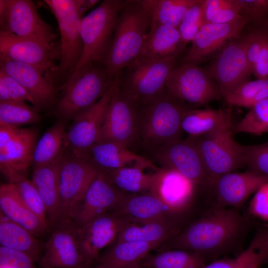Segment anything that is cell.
I'll list each match as a JSON object with an SVG mask.
<instances>
[{
    "label": "cell",
    "mask_w": 268,
    "mask_h": 268,
    "mask_svg": "<svg viewBox=\"0 0 268 268\" xmlns=\"http://www.w3.org/2000/svg\"><path fill=\"white\" fill-rule=\"evenodd\" d=\"M249 224L238 209L216 206L176 235L172 247L196 253L206 261L215 260L236 247Z\"/></svg>",
    "instance_id": "cell-1"
},
{
    "label": "cell",
    "mask_w": 268,
    "mask_h": 268,
    "mask_svg": "<svg viewBox=\"0 0 268 268\" xmlns=\"http://www.w3.org/2000/svg\"><path fill=\"white\" fill-rule=\"evenodd\" d=\"M150 16L139 0H125L115 28L112 43L103 65L114 81L138 57L149 36Z\"/></svg>",
    "instance_id": "cell-2"
},
{
    "label": "cell",
    "mask_w": 268,
    "mask_h": 268,
    "mask_svg": "<svg viewBox=\"0 0 268 268\" xmlns=\"http://www.w3.org/2000/svg\"><path fill=\"white\" fill-rule=\"evenodd\" d=\"M194 109L170 95L165 90L143 105L139 112V130L144 142L161 146L180 139L184 116Z\"/></svg>",
    "instance_id": "cell-3"
},
{
    "label": "cell",
    "mask_w": 268,
    "mask_h": 268,
    "mask_svg": "<svg viewBox=\"0 0 268 268\" xmlns=\"http://www.w3.org/2000/svg\"><path fill=\"white\" fill-rule=\"evenodd\" d=\"M87 64L72 73L60 87L64 94L57 107L62 119H74L96 103L107 91L114 81L109 77L104 66Z\"/></svg>",
    "instance_id": "cell-4"
},
{
    "label": "cell",
    "mask_w": 268,
    "mask_h": 268,
    "mask_svg": "<svg viewBox=\"0 0 268 268\" xmlns=\"http://www.w3.org/2000/svg\"><path fill=\"white\" fill-rule=\"evenodd\" d=\"M125 2L105 0L81 18L80 35L83 53L72 73L90 63L103 65L112 43L118 17Z\"/></svg>",
    "instance_id": "cell-5"
},
{
    "label": "cell",
    "mask_w": 268,
    "mask_h": 268,
    "mask_svg": "<svg viewBox=\"0 0 268 268\" xmlns=\"http://www.w3.org/2000/svg\"><path fill=\"white\" fill-rule=\"evenodd\" d=\"M231 117L212 131L192 137L205 170L215 181L221 176L233 172L245 164L243 145L232 137Z\"/></svg>",
    "instance_id": "cell-6"
},
{
    "label": "cell",
    "mask_w": 268,
    "mask_h": 268,
    "mask_svg": "<svg viewBox=\"0 0 268 268\" xmlns=\"http://www.w3.org/2000/svg\"><path fill=\"white\" fill-rule=\"evenodd\" d=\"M177 59H136L122 71L120 89L138 106L147 104L165 90L167 78L177 66Z\"/></svg>",
    "instance_id": "cell-7"
},
{
    "label": "cell",
    "mask_w": 268,
    "mask_h": 268,
    "mask_svg": "<svg viewBox=\"0 0 268 268\" xmlns=\"http://www.w3.org/2000/svg\"><path fill=\"white\" fill-rule=\"evenodd\" d=\"M99 171L87 155L66 150L60 168V207L56 225L71 221L76 207Z\"/></svg>",
    "instance_id": "cell-8"
},
{
    "label": "cell",
    "mask_w": 268,
    "mask_h": 268,
    "mask_svg": "<svg viewBox=\"0 0 268 268\" xmlns=\"http://www.w3.org/2000/svg\"><path fill=\"white\" fill-rule=\"evenodd\" d=\"M55 15L61 35V57L53 71V77H68L79 62L83 46L80 35L81 17L74 0H45Z\"/></svg>",
    "instance_id": "cell-9"
},
{
    "label": "cell",
    "mask_w": 268,
    "mask_h": 268,
    "mask_svg": "<svg viewBox=\"0 0 268 268\" xmlns=\"http://www.w3.org/2000/svg\"><path fill=\"white\" fill-rule=\"evenodd\" d=\"M165 89L173 97L190 105H206L222 98L217 84L204 68L188 63H181L173 69Z\"/></svg>",
    "instance_id": "cell-10"
},
{
    "label": "cell",
    "mask_w": 268,
    "mask_h": 268,
    "mask_svg": "<svg viewBox=\"0 0 268 268\" xmlns=\"http://www.w3.org/2000/svg\"><path fill=\"white\" fill-rule=\"evenodd\" d=\"M0 32L53 44L56 35L29 0H0Z\"/></svg>",
    "instance_id": "cell-11"
},
{
    "label": "cell",
    "mask_w": 268,
    "mask_h": 268,
    "mask_svg": "<svg viewBox=\"0 0 268 268\" xmlns=\"http://www.w3.org/2000/svg\"><path fill=\"white\" fill-rule=\"evenodd\" d=\"M217 84L221 96L250 80L252 74L245 34L229 42L204 67Z\"/></svg>",
    "instance_id": "cell-12"
},
{
    "label": "cell",
    "mask_w": 268,
    "mask_h": 268,
    "mask_svg": "<svg viewBox=\"0 0 268 268\" xmlns=\"http://www.w3.org/2000/svg\"><path fill=\"white\" fill-rule=\"evenodd\" d=\"M119 83L109 105L99 141H113L128 147L139 134V106L120 89Z\"/></svg>",
    "instance_id": "cell-13"
},
{
    "label": "cell",
    "mask_w": 268,
    "mask_h": 268,
    "mask_svg": "<svg viewBox=\"0 0 268 268\" xmlns=\"http://www.w3.org/2000/svg\"><path fill=\"white\" fill-rule=\"evenodd\" d=\"M119 78L115 79L107 91L96 103L73 119V123L67 132L68 147L73 152L87 155L90 149L99 141L107 109Z\"/></svg>",
    "instance_id": "cell-14"
},
{
    "label": "cell",
    "mask_w": 268,
    "mask_h": 268,
    "mask_svg": "<svg viewBox=\"0 0 268 268\" xmlns=\"http://www.w3.org/2000/svg\"><path fill=\"white\" fill-rule=\"evenodd\" d=\"M76 226L72 222L58 224L50 231L37 263L40 268H89L80 250ZM93 266V265H92Z\"/></svg>",
    "instance_id": "cell-15"
},
{
    "label": "cell",
    "mask_w": 268,
    "mask_h": 268,
    "mask_svg": "<svg viewBox=\"0 0 268 268\" xmlns=\"http://www.w3.org/2000/svg\"><path fill=\"white\" fill-rule=\"evenodd\" d=\"M248 23L242 16L228 23L204 24L192 41L181 63L199 66L211 60L229 42L240 37Z\"/></svg>",
    "instance_id": "cell-16"
},
{
    "label": "cell",
    "mask_w": 268,
    "mask_h": 268,
    "mask_svg": "<svg viewBox=\"0 0 268 268\" xmlns=\"http://www.w3.org/2000/svg\"><path fill=\"white\" fill-rule=\"evenodd\" d=\"M156 157L164 167L176 170L196 185L213 190L214 181L207 174L192 137L160 146Z\"/></svg>",
    "instance_id": "cell-17"
},
{
    "label": "cell",
    "mask_w": 268,
    "mask_h": 268,
    "mask_svg": "<svg viewBox=\"0 0 268 268\" xmlns=\"http://www.w3.org/2000/svg\"><path fill=\"white\" fill-rule=\"evenodd\" d=\"M0 57L36 67L46 71H53L54 63L60 59V49L54 44L23 38L0 32Z\"/></svg>",
    "instance_id": "cell-18"
},
{
    "label": "cell",
    "mask_w": 268,
    "mask_h": 268,
    "mask_svg": "<svg viewBox=\"0 0 268 268\" xmlns=\"http://www.w3.org/2000/svg\"><path fill=\"white\" fill-rule=\"evenodd\" d=\"M129 223L109 212L76 227L79 247L89 266L93 265L101 251L116 240L121 230Z\"/></svg>",
    "instance_id": "cell-19"
},
{
    "label": "cell",
    "mask_w": 268,
    "mask_h": 268,
    "mask_svg": "<svg viewBox=\"0 0 268 268\" xmlns=\"http://www.w3.org/2000/svg\"><path fill=\"white\" fill-rule=\"evenodd\" d=\"M127 194L109 182L99 171L76 207L71 221L78 227L113 211Z\"/></svg>",
    "instance_id": "cell-20"
},
{
    "label": "cell",
    "mask_w": 268,
    "mask_h": 268,
    "mask_svg": "<svg viewBox=\"0 0 268 268\" xmlns=\"http://www.w3.org/2000/svg\"><path fill=\"white\" fill-rule=\"evenodd\" d=\"M196 186L176 170L163 167L153 173L149 193L168 205L177 215L189 207Z\"/></svg>",
    "instance_id": "cell-21"
},
{
    "label": "cell",
    "mask_w": 268,
    "mask_h": 268,
    "mask_svg": "<svg viewBox=\"0 0 268 268\" xmlns=\"http://www.w3.org/2000/svg\"><path fill=\"white\" fill-rule=\"evenodd\" d=\"M0 69L27 91L34 100L36 108L50 103L54 99L55 89L51 72L1 57Z\"/></svg>",
    "instance_id": "cell-22"
},
{
    "label": "cell",
    "mask_w": 268,
    "mask_h": 268,
    "mask_svg": "<svg viewBox=\"0 0 268 268\" xmlns=\"http://www.w3.org/2000/svg\"><path fill=\"white\" fill-rule=\"evenodd\" d=\"M267 182L268 176L250 170L232 172L218 178L215 181L213 190L219 205L238 209Z\"/></svg>",
    "instance_id": "cell-23"
},
{
    "label": "cell",
    "mask_w": 268,
    "mask_h": 268,
    "mask_svg": "<svg viewBox=\"0 0 268 268\" xmlns=\"http://www.w3.org/2000/svg\"><path fill=\"white\" fill-rule=\"evenodd\" d=\"M36 133L33 129H20L5 147L0 150V168L9 183L14 184L33 162L36 144Z\"/></svg>",
    "instance_id": "cell-24"
},
{
    "label": "cell",
    "mask_w": 268,
    "mask_h": 268,
    "mask_svg": "<svg viewBox=\"0 0 268 268\" xmlns=\"http://www.w3.org/2000/svg\"><path fill=\"white\" fill-rule=\"evenodd\" d=\"M111 212L137 224L176 215L171 208L149 192L125 195Z\"/></svg>",
    "instance_id": "cell-25"
},
{
    "label": "cell",
    "mask_w": 268,
    "mask_h": 268,
    "mask_svg": "<svg viewBox=\"0 0 268 268\" xmlns=\"http://www.w3.org/2000/svg\"><path fill=\"white\" fill-rule=\"evenodd\" d=\"M87 155L100 171L130 166L155 171L158 169L151 161L133 152L128 147L111 141H99L90 149Z\"/></svg>",
    "instance_id": "cell-26"
},
{
    "label": "cell",
    "mask_w": 268,
    "mask_h": 268,
    "mask_svg": "<svg viewBox=\"0 0 268 268\" xmlns=\"http://www.w3.org/2000/svg\"><path fill=\"white\" fill-rule=\"evenodd\" d=\"M65 151L52 162L34 169L31 180L46 208L50 231L56 225L58 220L60 172Z\"/></svg>",
    "instance_id": "cell-27"
},
{
    "label": "cell",
    "mask_w": 268,
    "mask_h": 268,
    "mask_svg": "<svg viewBox=\"0 0 268 268\" xmlns=\"http://www.w3.org/2000/svg\"><path fill=\"white\" fill-rule=\"evenodd\" d=\"M0 207V211L5 216L37 237H41L50 231L48 225L26 205L14 184H1Z\"/></svg>",
    "instance_id": "cell-28"
},
{
    "label": "cell",
    "mask_w": 268,
    "mask_h": 268,
    "mask_svg": "<svg viewBox=\"0 0 268 268\" xmlns=\"http://www.w3.org/2000/svg\"><path fill=\"white\" fill-rule=\"evenodd\" d=\"M161 244L116 241L101 253L93 264L94 268H131L139 264Z\"/></svg>",
    "instance_id": "cell-29"
},
{
    "label": "cell",
    "mask_w": 268,
    "mask_h": 268,
    "mask_svg": "<svg viewBox=\"0 0 268 268\" xmlns=\"http://www.w3.org/2000/svg\"><path fill=\"white\" fill-rule=\"evenodd\" d=\"M186 46L177 28L167 25L151 27L144 48L136 59L163 60L177 58Z\"/></svg>",
    "instance_id": "cell-30"
},
{
    "label": "cell",
    "mask_w": 268,
    "mask_h": 268,
    "mask_svg": "<svg viewBox=\"0 0 268 268\" xmlns=\"http://www.w3.org/2000/svg\"><path fill=\"white\" fill-rule=\"evenodd\" d=\"M0 211V246L24 253L38 263L44 251L45 242Z\"/></svg>",
    "instance_id": "cell-31"
},
{
    "label": "cell",
    "mask_w": 268,
    "mask_h": 268,
    "mask_svg": "<svg viewBox=\"0 0 268 268\" xmlns=\"http://www.w3.org/2000/svg\"><path fill=\"white\" fill-rule=\"evenodd\" d=\"M176 232V229L170 218L142 224L130 222L121 230L115 241L161 244Z\"/></svg>",
    "instance_id": "cell-32"
},
{
    "label": "cell",
    "mask_w": 268,
    "mask_h": 268,
    "mask_svg": "<svg viewBox=\"0 0 268 268\" xmlns=\"http://www.w3.org/2000/svg\"><path fill=\"white\" fill-rule=\"evenodd\" d=\"M68 147L67 133L64 124L57 123L48 129L37 142L32 162L34 169L52 162Z\"/></svg>",
    "instance_id": "cell-33"
},
{
    "label": "cell",
    "mask_w": 268,
    "mask_h": 268,
    "mask_svg": "<svg viewBox=\"0 0 268 268\" xmlns=\"http://www.w3.org/2000/svg\"><path fill=\"white\" fill-rule=\"evenodd\" d=\"M139 0L150 16L151 26L156 25H167L177 28L185 12L198 1V0Z\"/></svg>",
    "instance_id": "cell-34"
},
{
    "label": "cell",
    "mask_w": 268,
    "mask_h": 268,
    "mask_svg": "<svg viewBox=\"0 0 268 268\" xmlns=\"http://www.w3.org/2000/svg\"><path fill=\"white\" fill-rule=\"evenodd\" d=\"M145 169L130 166L100 171L109 182L127 195L149 192L153 174L145 173Z\"/></svg>",
    "instance_id": "cell-35"
},
{
    "label": "cell",
    "mask_w": 268,
    "mask_h": 268,
    "mask_svg": "<svg viewBox=\"0 0 268 268\" xmlns=\"http://www.w3.org/2000/svg\"><path fill=\"white\" fill-rule=\"evenodd\" d=\"M231 109H215L206 107L201 109H193L184 116L182 130L190 137L204 135L217 127L231 117Z\"/></svg>",
    "instance_id": "cell-36"
},
{
    "label": "cell",
    "mask_w": 268,
    "mask_h": 268,
    "mask_svg": "<svg viewBox=\"0 0 268 268\" xmlns=\"http://www.w3.org/2000/svg\"><path fill=\"white\" fill-rule=\"evenodd\" d=\"M206 261L196 253L175 249L149 254L140 263L149 268H202Z\"/></svg>",
    "instance_id": "cell-37"
},
{
    "label": "cell",
    "mask_w": 268,
    "mask_h": 268,
    "mask_svg": "<svg viewBox=\"0 0 268 268\" xmlns=\"http://www.w3.org/2000/svg\"><path fill=\"white\" fill-rule=\"evenodd\" d=\"M268 97V78H266L246 81L222 98L230 106L251 109Z\"/></svg>",
    "instance_id": "cell-38"
},
{
    "label": "cell",
    "mask_w": 268,
    "mask_h": 268,
    "mask_svg": "<svg viewBox=\"0 0 268 268\" xmlns=\"http://www.w3.org/2000/svg\"><path fill=\"white\" fill-rule=\"evenodd\" d=\"M37 109L25 102L0 101V125L18 127L38 123L41 117Z\"/></svg>",
    "instance_id": "cell-39"
},
{
    "label": "cell",
    "mask_w": 268,
    "mask_h": 268,
    "mask_svg": "<svg viewBox=\"0 0 268 268\" xmlns=\"http://www.w3.org/2000/svg\"><path fill=\"white\" fill-rule=\"evenodd\" d=\"M239 0H203L204 23H225L242 16Z\"/></svg>",
    "instance_id": "cell-40"
},
{
    "label": "cell",
    "mask_w": 268,
    "mask_h": 268,
    "mask_svg": "<svg viewBox=\"0 0 268 268\" xmlns=\"http://www.w3.org/2000/svg\"><path fill=\"white\" fill-rule=\"evenodd\" d=\"M233 132L255 135L268 133V97L251 108Z\"/></svg>",
    "instance_id": "cell-41"
},
{
    "label": "cell",
    "mask_w": 268,
    "mask_h": 268,
    "mask_svg": "<svg viewBox=\"0 0 268 268\" xmlns=\"http://www.w3.org/2000/svg\"><path fill=\"white\" fill-rule=\"evenodd\" d=\"M204 24L203 0H198L185 12L178 26L183 44L192 42Z\"/></svg>",
    "instance_id": "cell-42"
},
{
    "label": "cell",
    "mask_w": 268,
    "mask_h": 268,
    "mask_svg": "<svg viewBox=\"0 0 268 268\" xmlns=\"http://www.w3.org/2000/svg\"><path fill=\"white\" fill-rule=\"evenodd\" d=\"M14 184L26 205L44 223L48 225L46 208L31 181L29 180L25 175L21 177Z\"/></svg>",
    "instance_id": "cell-43"
},
{
    "label": "cell",
    "mask_w": 268,
    "mask_h": 268,
    "mask_svg": "<svg viewBox=\"0 0 268 268\" xmlns=\"http://www.w3.org/2000/svg\"><path fill=\"white\" fill-rule=\"evenodd\" d=\"M241 14L245 17L250 30H268V0H239Z\"/></svg>",
    "instance_id": "cell-44"
},
{
    "label": "cell",
    "mask_w": 268,
    "mask_h": 268,
    "mask_svg": "<svg viewBox=\"0 0 268 268\" xmlns=\"http://www.w3.org/2000/svg\"><path fill=\"white\" fill-rule=\"evenodd\" d=\"M0 101L31 103L35 107L34 100L27 91L15 79L0 69Z\"/></svg>",
    "instance_id": "cell-45"
},
{
    "label": "cell",
    "mask_w": 268,
    "mask_h": 268,
    "mask_svg": "<svg viewBox=\"0 0 268 268\" xmlns=\"http://www.w3.org/2000/svg\"><path fill=\"white\" fill-rule=\"evenodd\" d=\"M245 164L249 170L268 176V140L253 145H243Z\"/></svg>",
    "instance_id": "cell-46"
},
{
    "label": "cell",
    "mask_w": 268,
    "mask_h": 268,
    "mask_svg": "<svg viewBox=\"0 0 268 268\" xmlns=\"http://www.w3.org/2000/svg\"><path fill=\"white\" fill-rule=\"evenodd\" d=\"M28 255L16 250L0 247V265L8 268H40Z\"/></svg>",
    "instance_id": "cell-47"
},
{
    "label": "cell",
    "mask_w": 268,
    "mask_h": 268,
    "mask_svg": "<svg viewBox=\"0 0 268 268\" xmlns=\"http://www.w3.org/2000/svg\"><path fill=\"white\" fill-rule=\"evenodd\" d=\"M248 211L253 216L268 221V182L255 192L250 201Z\"/></svg>",
    "instance_id": "cell-48"
},
{
    "label": "cell",
    "mask_w": 268,
    "mask_h": 268,
    "mask_svg": "<svg viewBox=\"0 0 268 268\" xmlns=\"http://www.w3.org/2000/svg\"><path fill=\"white\" fill-rule=\"evenodd\" d=\"M252 74L257 79L268 78V35L265 39L257 62L252 68Z\"/></svg>",
    "instance_id": "cell-49"
},
{
    "label": "cell",
    "mask_w": 268,
    "mask_h": 268,
    "mask_svg": "<svg viewBox=\"0 0 268 268\" xmlns=\"http://www.w3.org/2000/svg\"><path fill=\"white\" fill-rule=\"evenodd\" d=\"M202 268H251L239 257L234 259L214 260Z\"/></svg>",
    "instance_id": "cell-50"
},
{
    "label": "cell",
    "mask_w": 268,
    "mask_h": 268,
    "mask_svg": "<svg viewBox=\"0 0 268 268\" xmlns=\"http://www.w3.org/2000/svg\"><path fill=\"white\" fill-rule=\"evenodd\" d=\"M20 130V128L19 127L0 125V150L5 147Z\"/></svg>",
    "instance_id": "cell-51"
},
{
    "label": "cell",
    "mask_w": 268,
    "mask_h": 268,
    "mask_svg": "<svg viewBox=\"0 0 268 268\" xmlns=\"http://www.w3.org/2000/svg\"><path fill=\"white\" fill-rule=\"evenodd\" d=\"M99 0H74V2L79 15L83 14L96 5Z\"/></svg>",
    "instance_id": "cell-52"
},
{
    "label": "cell",
    "mask_w": 268,
    "mask_h": 268,
    "mask_svg": "<svg viewBox=\"0 0 268 268\" xmlns=\"http://www.w3.org/2000/svg\"><path fill=\"white\" fill-rule=\"evenodd\" d=\"M131 268H148V267L140 263L139 264H137Z\"/></svg>",
    "instance_id": "cell-53"
},
{
    "label": "cell",
    "mask_w": 268,
    "mask_h": 268,
    "mask_svg": "<svg viewBox=\"0 0 268 268\" xmlns=\"http://www.w3.org/2000/svg\"><path fill=\"white\" fill-rule=\"evenodd\" d=\"M89 268H94V266H93H93H92L91 267H90Z\"/></svg>",
    "instance_id": "cell-54"
}]
</instances>
